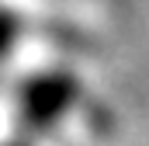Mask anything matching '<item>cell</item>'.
Here are the masks:
<instances>
[{
  "instance_id": "1",
  "label": "cell",
  "mask_w": 149,
  "mask_h": 146,
  "mask_svg": "<svg viewBox=\"0 0 149 146\" xmlns=\"http://www.w3.org/2000/svg\"><path fill=\"white\" fill-rule=\"evenodd\" d=\"M73 98H76L73 77H66V73L38 77L24 91V118L31 125H49V122H56L63 111L73 105Z\"/></svg>"
},
{
  "instance_id": "2",
  "label": "cell",
  "mask_w": 149,
  "mask_h": 146,
  "mask_svg": "<svg viewBox=\"0 0 149 146\" xmlns=\"http://www.w3.org/2000/svg\"><path fill=\"white\" fill-rule=\"evenodd\" d=\"M10 42H14V21L0 14V52H3V49H7Z\"/></svg>"
}]
</instances>
